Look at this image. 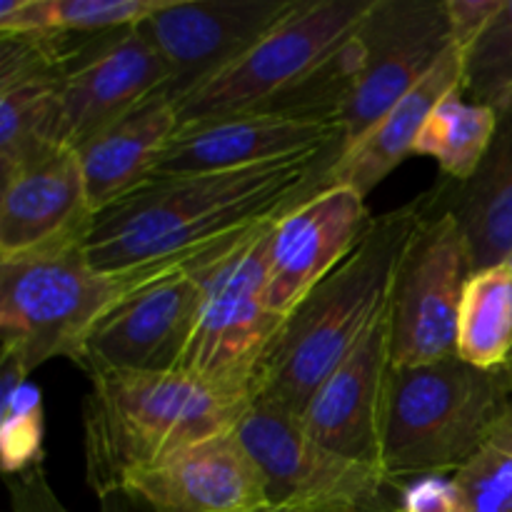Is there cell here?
<instances>
[{"label":"cell","instance_id":"obj_11","mask_svg":"<svg viewBox=\"0 0 512 512\" xmlns=\"http://www.w3.org/2000/svg\"><path fill=\"white\" fill-rule=\"evenodd\" d=\"M168 83V65L138 25L78 35L60 88L58 143L80 148Z\"/></svg>","mask_w":512,"mask_h":512},{"label":"cell","instance_id":"obj_12","mask_svg":"<svg viewBox=\"0 0 512 512\" xmlns=\"http://www.w3.org/2000/svg\"><path fill=\"white\" fill-rule=\"evenodd\" d=\"M298 0H165L138 25L168 65L175 100L263 40Z\"/></svg>","mask_w":512,"mask_h":512},{"label":"cell","instance_id":"obj_8","mask_svg":"<svg viewBox=\"0 0 512 512\" xmlns=\"http://www.w3.org/2000/svg\"><path fill=\"white\" fill-rule=\"evenodd\" d=\"M263 475L273 508L298 512H398L395 488L378 465L345 458L303 428L298 415L250 403L235 425ZM398 490V488H395Z\"/></svg>","mask_w":512,"mask_h":512},{"label":"cell","instance_id":"obj_1","mask_svg":"<svg viewBox=\"0 0 512 512\" xmlns=\"http://www.w3.org/2000/svg\"><path fill=\"white\" fill-rule=\"evenodd\" d=\"M343 143L250 168L153 178L95 215L85 253L98 270L190 263L195 255L283 218L330 185Z\"/></svg>","mask_w":512,"mask_h":512},{"label":"cell","instance_id":"obj_5","mask_svg":"<svg viewBox=\"0 0 512 512\" xmlns=\"http://www.w3.org/2000/svg\"><path fill=\"white\" fill-rule=\"evenodd\" d=\"M373 3L298 0L248 53L175 100L180 125L250 110H295L338 118V95L325 70L353 38Z\"/></svg>","mask_w":512,"mask_h":512},{"label":"cell","instance_id":"obj_32","mask_svg":"<svg viewBox=\"0 0 512 512\" xmlns=\"http://www.w3.org/2000/svg\"><path fill=\"white\" fill-rule=\"evenodd\" d=\"M505 373H508V378H510V388H512V355H510L508 363H505Z\"/></svg>","mask_w":512,"mask_h":512},{"label":"cell","instance_id":"obj_15","mask_svg":"<svg viewBox=\"0 0 512 512\" xmlns=\"http://www.w3.org/2000/svg\"><path fill=\"white\" fill-rule=\"evenodd\" d=\"M343 143V125L330 115L250 110L180 125L160 155L155 178L250 168Z\"/></svg>","mask_w":512,"mask_h":512},{"label":"cell","instance_id":"obj_21","mask_svg":"<svg viewBox=\"0 0 512 512\" xmlns=\"http://www.w3.org/2000/svg\"><path fill=\"white\" fill-rule=\"evenodd\" d=\"M455 90H463V53L453 45L365 138L340 153L330 173V183L348 185L368 198L408 155H413L415 143L433 110Z\"/></svg>","mask_w":512,"mask_h":512},{"label":"cell","instance_id":"obj_10","mask_svg":"<svg viewBox=\"0 0 512 512\" xmlns=\"http://www.w3.org/2000/svg\"><path fill=\"white\" fill-rule=\"evenodd\" d=\"M450 48L445 0H375L355 33V73L340 108L343 153L365 138Z\"/></svg>","mask_w":512,"mask_h":512},{"label":"cell","instance_id":"obj_19","mask_svg":"<svg viewBox=\"0 0 512 512\" xmlns=\"http://www.w3.org/2000/svg\"><path fill=\"white\" fill-rule=\"evenodd\" d=\"M93 220L75 148L50 150L3 180L0 258L88 233Z\"/></svg>","mask_w":512,"mask_h":512},{"label":"cell","instance_id":"obj_28","mask_svg":"<svg viewBox=\"0 0 512 512\" xmlns=\"http://www.w3.org/2000/svg\"><path fill=\"white\" fill-rule=\"evenodd\" d=\"M453 475L470 512H512V403Z\"/></svg>","mask_w":512,"mask_h":512},{"label":"cell","instance_id":"obj_33","mask_svg":"<svg viewBox=\"0 0 512 512\" xmlns=\"http://www.w3.org/2000/svg\"><path fill=\"white\" fill-rule=\"evenodd\" d=\"M263 512H298V510H290V508H268V510H263Z\"/></svg>","mask_w":512,"mask_h":512},{"label":"cell","instance_id":"obj_16","mask_svg":"<svg viewBox=\"0 0 512 512\" xmlns=\"http://www.w3.org/2000/svg\"><path fill=\"white\" fill-rule=\"evenodd\" d=\"M370 223L373 215L363 195L340 183H330L285 213L270 235V310L288 318L305 295L353 253Z\"/></svg>","mask_w":512,"mask_h":512},{"label":"cell","instance_id":"obj_20","mask_svg":"<svg viewBox=\"0 0 512 512\" xmlns=\"http://www.w3.org/2000/svg\"><path fill=\"white\" fill-rule=\"evenodd\" d=\"M178 125L175 98L160 90L75 148L93 215L130 198L155 178L160 155Z\"/></svg>","mask_w":512,"mask_h":512},{"label":"cell","instance_id":"obj_18","mask_svg":"<svg viewBox=\"0 0 512 512\" xmlns=\"http://www.w3.org/2000/svg\"><path fill=\"white\" fill-rule=\"evenodd\" d=\"M393 370L390 305L325 378L300 413V423L318 443L345 458L380 468V438L388 378Z\"/></svg>","mask_w":512,"mask_h":512},{"label":"cell","instance_id":"obj_23","mask_svg":"<svg viewBox=\"0 0 512 512\" xmlns=\"http://www.w3.org/2000/svg\"><path fill=\"white\" fill-rule=\"evenodd\" d=\"M458 358L483 370L505 368L512 355V270H478L465 288L458 318Z\"/></svg>","mask_w":512,"mask_h":512},{"label":"cell","instance_id":"obj_6","mask_svg":"<svg viewBox=\"0 0 512 512\" xmlns=\"http://www.w3.org/2000/svg\"><path fill=\"white\" fill-rule=\"evenodd\" d=\"M512 403L505 368L483 370L458 355L393 368L380 438V470L398 488L430 473H455Z\"/></svg>","mask_w":512,"mask_h":512},{"label":"cell","instance_id":"obj_7","mask_svg":"<svg viewBox=\"0 0 512 512\" xmlns=\"http://www.w3.org/2000/svg\"><path fill=\"white\" fill-rule=\"evenodd\" d=\"M278 220L190 260L200 308L178 373L240 403L253 400L260 363L283 325L268 305L270 235Z\"/></svg>","mask_w":512,"mask_h":512},{"label":"cell","instance_id":"obj_26","mask_svg":"<svg viewBox=\"0 0 512 512\" xmlns=\"http://www.w3.org/2000/svg\"><path fill=\"white\" fill-rule=\"evenodd\" d=\"M45 413L43 393L30 383V373L10 355L0 370V460L8 478L43 463Z\"/></svg>","mask_w":512,"mask_h":512},{"label":"cell","instance_id":"obj_9","mask_svg":"<svg viewBox=\"0 0 512 512\" xmlns=\"http://www.w3.org/2000/svg\"><path fill=\"white\" fill-rule=\"evenodd\" d=\"M475 275L458 220L428 193V213L415 230L390 298L393 368L438 363L458 355V318Z\"/></svg>","mask_w":512,"mask_h":512},{"label":"cell","instance_id":"obj_31","mask_svg":"<svg viewBox=\"0 0 512 512\" xmlns=\"http://www.w3.org/2000/svg\"><path fill=\"white\" fill-rule=\"evenodd\" d=\"M10 512H70L48 483L43 465L8 478Z\"/></svg>","mask_w":512,"mask_h":512},{"label":"cell","instance_id":"obj_24","mask_svg":"<svg viewBox=\"0 0 512 512\" xmlns=\"http://www.w3.org/2000/svg\"><path fill=\"white\" fill-rule=\"evenodd\" d=\"M498 125L500 115L493 108L473 103L465 90H455L433 110L413 155L438 160L445 178L463 183L488 155Z\"/></svg>","mask_w":512,"mask_h":512},{"label":"cell","instance_id":"obj_2","mask_svg":"<svg viewBox=\"0 0 512 512\" xmlns=\"http://www.w3.org/2000/svg\"><path fill=\"white\" fill-rule=\"evenodd\" d=\"M425 213L428 195L373 218L353 253L283 320L260 363L250 403L300 418L315 390L388 310L398 268Z\"/></svg>","mask_w":512,"mask_h":512},{"label":"cell","instance_id":"obj_22","mask_svg":"<svg viewBox=\"0 0 512 512\" xmlns=\"http://www.w3.org/2000/svg\"><path fill=\"white\" fill-rule=\"evenodd\" d=\"M440 208L458 220L475 273L508 263L512 255V108L500 115L498 133L483 163L463 183L435 188Z\"/></svg>","mask_w":512,"mask_h":512},{"label":"cell","instance_id":"obj_17","mask_svg":"<svg viewBox=\"0 0 512 512\" xmlns=\"http://www.w3.org/2000/svg\"><path fill=\"white\" fill-rule=\"evenodd\" d=\"M120 498L148 512H263L273 508L263 475L238 433L213 435L138 470Z\"/></svg>","mask_w":512,"mask_h":512},{"label":"cell","instance_id":"obj_34","mask_svg":"<svg viewBox=\"0 0 512 512\" xmlns=\"http://www.w3.org/2000/svg\"><path fill=\"white\" fill-rule=\"evenodd\" d=\"M508 265H510V270H512V255L508 258Z\"/></svg>","mask_w":512,"mask_h":512},{"label":"cell","instance_id":"obj_4","mask_svg":"<svg viewBox=\"0 0 512 512\" xmlns=\"http://www.w3.org/2000/svg\"><path fill=\"white\" fill-rule=\"evenodd\" d=\"M85 238L88 233L0 258L3 355L28 373L53 358L78 363L100 318L138 288L188 265L160 263L108 273L90 263Z\"/></svg>","mask_w":512,"mask_h":512},{"label":"cell","instance_id":"obj_14","mask_svg":"<svg viewBox=\"0 0 512 512\" xmlns=\"http://www.w3.org/2000/svg\"><path fill=\"white\" fill-rule=\"evenodd\" d=\"M78 35H0V180L13 178L58 143L65 65Z\"/></svg>","mask_w":512,"mask_h":512},{"label":"cell","instance_id":"obj_25","mask_svg":"<svg viewBox=\"0 0 512 512\" xmlns=\"http://www.w3.org/2000/svg\"><path fill=\"white\" fill-rule=\"evenodd\" d=\"M165 0H0V35H93L133 28Z\"/></svg>","mask_w":512,"mask_h":512},{"label":"cell","instance_id":"obj_3","mask_svg":"<svg viewBox=\"0 0 512 512\" xmlns=\"http://www.w3.org/2000/svg\"><path fill=\"white\" fill-rule=\"evenodd\" d=\"M250 403L183 373H95L83 403L85 480L98 498L120 495L138 470L235 430Z\"/></svg>","mask_w":512,"mask_h":512},{"label":"cell","instance_id":"obj_29","mask_svg":"<svg viewBox=\"0 0 512 512\" xmlns=\"http://www.w3.org/2000/svg\"><path fill=\"white\" fill-rule=\"evenodd\" d=\"M398 512H470V508L453 473H430L398 485Z\"/></svg>","mask_w":512,"mask_h":512},{"label":"cell","instance_id":"obj_27","mask_svg":"<svg viewBox=\"0 0 512 512\" xmlns=\"http://www.w3.org/2000/svg\"><path fill=\"white\" fill-rule=\"evenodd\" d=\"M463 90L473 103L503 115L512 105V0L463 55Z\"/></svg>","mask_w":512,"mask_h":512},{"label":"cell","instance_id":"obj_30","mask_svg":"<svg viewBox=\"0 0 512 512\" xmlns=\"http://www.w3.org/2000/svg\"><path fill=\"white\" fill-rule=\"evenodd\" d=\"M505 0H445L450 38L460 53H468L475 40L485 33L490 20L500 13Z\"/></svg>","mask_w":512,"mask_h":512},{"label":"cell","instance_id":"obj_13","mask_svg":"<svg viewBox=\"0 0 512 512\" xmlns=\"http://www.w3.org/2000/svg\"><path fill=\"white\" fill-rule=\"evenodd\" d=\"M200 308L190 263L130 293L90 330L78 363L95 373H178Z\"/></svg>","mask_w":512,"mask_h":512}]
</instances>
